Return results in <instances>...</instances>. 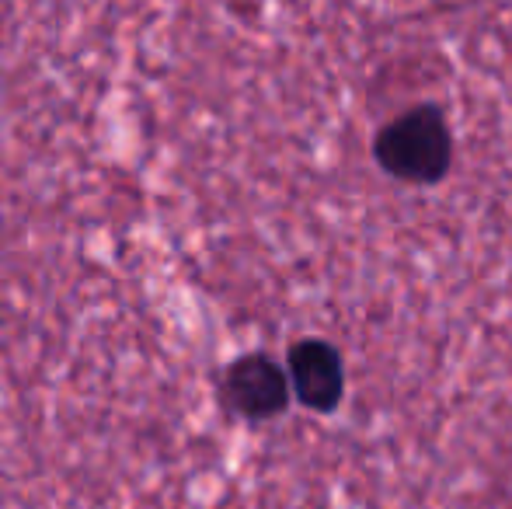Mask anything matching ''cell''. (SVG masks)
Returning a JSON list of instances; mask_svg holds the SVG:
<instances>
[{"label": "cell", "mask_w": 512, "mask_h": 509, "mask_svg": "<svg viewBox=\"0 0 512 509\" xmlns=\"http://www.w3.org/2000/svg\"><path fill=\"white\" fill-rule=\"evenodd\" d=\"M377 161L405 182H436L450 164V129L432 105L398 116L377 136Z\"/></svg>", "instance_id": "cell-1"}, {"label": "cell", "mask_w": 512, "mask_h": 509, "mask_svg": "<svg viewBox=\"0 0 512 509\" xmlns=\"http://www.w3.org/2000/svg\"><path fill=\"white\" fill-rule=\"evenodd\" d=\"M290 381L297 398L304 401L307 408H317V412H328L342 401L345 391V370L342 360L331 346L324 342H300L290 353Z\"/></svg>", "instance_id": "cell-3"}, {"label": "cell", "mask_w": 512, "mask_h": 509, "mask_svg": "<svg viewBox=\"0 0 512 509\" xmlns=\"http://www.w3.org/2000/svg\"><path fill=\"white\" fill-rule=\"evenodd\" d=\"M286 398H290V381L286 374L265 356H248V360L234 363L227 374V401L241 415L251 419H269V415L283 412Z\"/></svg>", "instance_id": "cell-2"}]
</instances>
